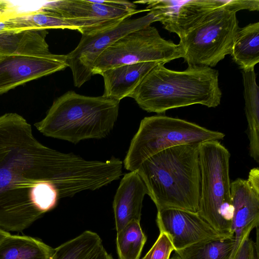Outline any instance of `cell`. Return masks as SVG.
<instances>
[{"mask_svg": "<svg viewBox=\"0 0 259 259\" xmlns=\"http://www.w3.org/2000/svg\"><path fill=\"white\" fill-rule=\"evenodd\" d=\"M61 152L41 144L21 115L0 116V229L20 232L56 206Z\"/></svg>", "mask_w": 259, "mask_h": 259, "instance_id": "obj_1", "label": "cell"}, {"mask_svg": "<svg viewBox=\"0 0 259 259\" xmlns=\"http://www.w3.org/2000/svg\"><path fill=\"white\" fill-rule=\"evenodd\" d=\"M199 144H184L159 152L135 170L157 211L175 208L197 212L200 194Z\"/></svg>", "mask_w": 259, "mask_h": 259, "instance_id": "obj_2", "label": "cell"}, {"mask_svg": "<svg viewBox=\"0 0 259 259\" xmlns=\"http://www.w3.org/2000/svg\"><path fill=\"white\" fill-rule=\"evenodd\" d=\"M158 63L128 97L148 112L158 114L194 104L214 108L222 95L219 72L207 66H188L174 71Z\"/></svg>", "mask_w": 259, "mask_h": 259, "instance_id": "obj_3", "label": "cell"}, {"mask_svg": "<svg viewBox=\"0 0 259 259\" xmlns=\"http://www.w3.org/2000/svg\"><path fill=\"white\" fill-rule=\"evenodd\" d=\"M119 101L68 91L55 100L44 118L34 123L44 135L73 144L106 137L117 120Z\"/></svg>", "mask_w": 259, "mask_h": 259, "instance_id": "obj_4", "label": "cell"}, {"mask_svg": "<svg viewBox=\"0 0 259 259\" xmlns=\"http://www.w3.org/2000/svg\"><path fill=\"white\" fill-rule=\"evenodd\" d=\"M230 153L218 140L199 144L200 194L197 213L225 237L231 232L233 207L229 176Z\"/></svg>", "mask_w": 259, "mask_h": 259, "instance_id": "obj_5", "label": "cell"}, {"mask_svg": "<svg viewBox=\"0 0 259 259\" xmlns=\"http://www.w3.org/2000/svg\"><path fill=\"white\" fill-rule=\"evenodd\" d=\"M225 135L195 123L165 115L144 117L132 139L123 161L124 168L136 170L149 157L164 149L184 144H200L222 140Z\"/></svg>", "mask_w": 259, "mask_h": 259, "instance_id": "obj_6", "label": "cell"}, {"mask_svg": "<svg viewBox=\"0 0 259 259\" xmlns=\"http://www.w3.org/2000/svg\"><path fill=\"white\" fill-rule=\"evenodd\" d=\"M239 28L236 13L224 8L208 14L180 37L188 66L212 67L230 54Z\"/></svg>", "mask_w": 259, "mask_h": 259, "instance_id": "obj_7", "label": "cell"}, {"mask_svg": "<svg viewBox=\"0 0 259 259\" xmlns=\"http://www.w3.org/2000/svg\"><path fill=\"white\" fill-rule=\"evenodd\" d=\"M184 56L180 44L163 39L155 27L149 26L125 35L104 50L93 64L92 74L140 62L165 64Z\"/></svg>", "mask_w": 259, "mask_h": 259, "instance_id": "obj_8", "label": "cell"}, {"mask_svg": "<svg viewBox=\"0 0 259 259\" xmlns=\"http://www.w3.org/2000/svg\"><path fill=\"white\" fill-rule=\"evenodd\" d=\"M159 21L157 16L150 11L144 16L127 18L106 29L82 35L77 46L66 55L74 85L79 88L91 78L95 61L107 48L125 35Z\"/></svg>", "mask_w": 259, "mask_h": 259, "instance_id": "obj_9", "label": "cell"}, {"mask_svg": "<svg viewBox=\"0 0 259 259\" xmlns=\"http://www.w3.org/2000/svg\"><path fill=\"white\" fill-rule=\"evenodd\" d=\"M67 67L65 55L0 56V95Z\"/></svg>", "mask_w": 259, "mask_h": 259, "instance_id": "obj_10", "label": "cell"}, {"mask_svg": "<svg viewBox=\"0 0 259 259\" xmlns=\"http://www.w3.org/2000/svg\"><path fill=\"white\" fill-rule=\"evenodd\" d=\"M126 1L62 0L50 2L39 10L62 18L119 22L148 9L137 10Z\"/></svg>", "mask_w": 259, "mask_h": 259, "instance_id": "obj_11", "label": "cell"}, {"mask_svg": "<svg viewBox=\"0 0 259 259\" xmlns=\"http://www.w3.org/2000/svg\"><path fill=\"white\" fill-rule=\"evenodd\" d=\"M156 222L159 231L166 233L170 237L175 251L226 238L215 231L197 212L164 209L157 211Z\"/></svg>", "mask_w": 259, "mask_h": 259, "instance_id": "obj_12", "label": "cell"}, {"mask_svg": "<svg viewBox=\"0 0 259 259\" xmlns=\"http://www.w3.org/2000/svg\"><path fill=\"white\" fill-rule=\"evenodd\" d=\"M152 8L164 28L180 37L210 13L224 8V1H154Z\"/></svg>", "mask_w": 259, "mask_h": 259, "instance_id": "obj_13", "label": "cell"}, {"mask_svg": "<svg viewBox=\"0 0 259 259\" xmlns=\"http://www.w3.org/2000/svg\"><path fill=\"white\" fill-rule=\"evenodd\" d=\"M233 207L231 232L235 244L230 259L234 257L243 241L259 224V187L248 180L238 178L231 183Z\"/></svg>", "mask_w": 259, "mask_h": 259, "instance_id": "obj_14", "label": "cell"}, {"mask_svg": "<svg viewBox=\"0 0 259 259\" xmlns=\"http://www.w3.org/2000/svg\"><path fill=\"white\" fill-rule=\"evenodd\" d=\"M146 194H148L146 186L136 171L124 175L113 202L116 232L132 221H140L143 201Z\"/></svg>", "mask_w": 259, "mask_h": 259, "instance_id": "obj_15", "label": "cell"}, {"mask_svg": "<svg viewBox=\"0 0 259 259\" xmlns=\"http://www.w3.org/2000/svg\"><path fill=\"white\" fill-rule=\"evenodd\" d=\"M8 14L0 18V56L44 55L51 53L46 40L47 30L7 29L4 18Z\"/></svg>", "mask_w": 259, "mask_h": 259, "instance_id": "obj_16", "label": "cell"}, {"mask_svg": "<svg viewBox=\"0 0 259 259\" xmlns=\"http://www.w3.org/2000/svg\"><path fill=\"white\" fill-rule=\"evenodd\" d=\"M158 63L143 62L124 65L104 71L103 96L119 101L129 96Z\"/></svg>", "mask_w": 259, "mask_h": 259, "instance_id": "obj_17", "label": "cell"}, {"mask_svg": "<svg viewBox=\"0 0 259 259\" xmlns=\"http://www.w3.org/2000/svg\"><path fill=\"white\" fill-rule=\"evenodd\" d=\"M245 111L248 123L249 155L259 162V88L254 69L242 71Z\"/></svg>", "mask_w": 259, "mask_h": 259, "instance_id": "obj_18", "label": "cell"}, {"mask_svg": "<svg viewBox=\"0 0 259 259\" xmlns=\"http://www.w3.org/2000/svg\"><path fill=\"white\" fill-rule=\"evenodd\" d=\"M54 249L37 238L10 234L0 241V259H49Z\"/></svg>", "mask_w": 259, "mask_h": 259, "instance_id": "obj_19", "label": "cell"}, {"mask_svg": "<svg viewBox=\"0 0 259 259\" xmlns=\"http://www.w3.org/2000/svg\"><path fill=\"white\" fill-rule=\"evenodd\" d=\"M230 55L242 70L254 69L259 62L258 22L238 29Z\"/></svg>", "mask_w": 259, "mask_h": 259, "instance_id": "obj_20", "label": "cell"}, {"mask_svg": "<svg viewBox=\"0 0 259 259\" xmlns=\"http://www.w3.org/2000/svg\"><path fill=\"white\" fill-rule=\"evenodd\" d=\"M9 29H68L74 30L68 18H62L38 10L30 12L14 11L4 18Z\"/></svg>", "mask_w": 259, "mask_h": 259, "instance_id": "obj_21", "label": "cell"}, {"mask_svg": "<svg viewBox=\"0 0 259 259\" xmlns=\"http://www.w3.org/2000/svg\"><path fill=\"white\" fill-rule=\"evenodd\" d=\"M102 246L97 233L85 231L54 248L49 259H92Z\"/></svg>", "mask_w": 259, "mask_h": 259, "instance_id": "obj_22", "label": "cell"}, {"mask_svg": "<svg viewBox=\"0 0 259 259\" xmlns=\"http://www.w3.org/2000/svg\"><path fill=\"white\" fill-rule=\"evenodd\" d=\"M234 236L212 240L175 251L181 259H230Z\"/></svg>", "mask_w": 259, "mask_h": 259, "instance_id": "obj_23", "label": "cell"}, {"mask_svg": "<svg viewBox=\"0 0 259 259\" xmlns=\"http://www.w3.org/2000/svg\"><path fill=\"white\" fill-rule=\"evenodd\" d=\"M116 233V248L119 259H140L147 241L140 221H132Z\"/></svg>", "mask_w": 259, "mask_h": 259, "instance_id": "obj_24", "label": "cell"}, {"mask_svg": "<svg viewBox=\"0 0 259 259\" xmlns=\"http://www.w3.org/2000/svg\"><path fill=\"white\" fill-rule=\"evenodd\" d=\"M159 235L150 250L142 259H169L175 250L170 237L166 233L159 231Z\"/></svg>", "mask_w": 259, "mask_h": 259, "instance_id": "obj_25", "label": "cell"}, {"mask_svg": "<svg viewBox=\"0 0 259 259\" xmlns=\"http://www.w3.org/2000/svg\"><path fill=\"white\" fill-rule=\"evenodd\" d=\"M256 228V241L246 239L237 251L234 259H259L258 227Z\"/></svg>", "mask_w": 259, "mask_h": 259, "instance_id": "obj_26", "label": "cell"}, {"mask_svg": "<svg viewBox=\"0 0 259 259\" xmlns=\"http://www.w3.org/2000/svg\"><path fill=\"white\" fill-rule=\"evenodd\" d=\"M224 9L236 13L241 10L258 11L259 1L258 0H231L224 1Z\"/></svg>", "mask_w": 259, "mask_h": 259, "instance_id": "obj_27", "label": "cell"}, {"mask_svg": "<svg viewBox=\"0 0 259 259\" xmlns=\"http://www.w3.org/2000/svg\"><path fill=\"white\" fill-rule=\"evenodd\" d=\"M15 10L9 2L0 0V18Z\"/></svg>", "mask_w": 259, "mask_h": 259, "instance_id": "obj_28", "label": "cell"}, {"mask_svg": "<svg viewBox=\"0 0 259 259\" xmlns=\"http://www.w3.org/2000/svg\"><path fill=\"white\" fill-rule=\"evenodd\" d=\"M92 259H113L112 256L108 253L103 246Z\"/></svg>", "mask_w": 259, "mask_h": 259, "instance_id": "obj_29", "label": "cell"}, {"mask_svg": "<svg viewBox=\"0 0 259 259\" xmlns=\"http://www.w3.org/2000/svg\"><path fill=\"white\" fill-rule=\"evenodd\" d=\"M9 234L10 233L9 232L0 229V241Z\"/></svg>", "mask_w": 259, "mask_h": 259, "instance_id": "obj_30", "label": "cell"}, {"mask_svg": "<svg viewBox=\"0 0 259 259\" xmlns=\"http://www.w3.org/2000/svg\"><path fill=\"white\" fill-rule=\"evenodd\" d=\"M169 259H181V258L177 254H176L175 255H173L171 257H170Z\"/></svg>", "mask_w": 259, "mask_h": 259, "instance_id": "obj_31", "label": "cell"}]
</instances>
